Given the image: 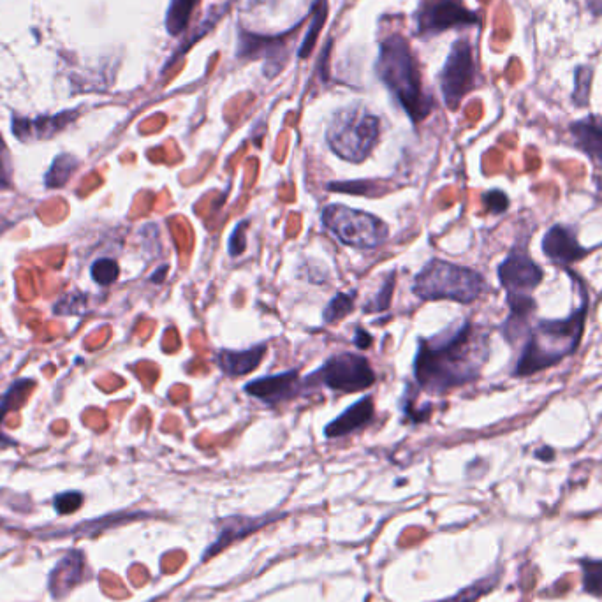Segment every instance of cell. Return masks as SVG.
I'll return each mask as SVG.
<instances>
[{
	"instance_id": "29",
	"label": "cell",
	"mask_w": 602,
	"mask_h": 602,
	"mask_svg": "<svg viewBox=\"0 0 602 602\" xmlns=\"http://www.w3.org/2000/svg\"><path fill=\"white\" fill-rule=\"evenodd\" d=\"M483 201H485L488 212L492 213L506 212L507 206H509V199H507L506 194L502 191L486 192L485 196H483Z\"/></svg>"
},
{
	"instance_id": "13",
	"label": "cell",
	"mask_w": 602,
	"mask_h": 602,
	"mask_svg": "<svg viewBox=\"0 0 602 602\" xmlns=\"http://www.w3.org/2000/svg\"><path fill=\"white\" fill-rule=\"evenodd\" d=\"M76 113H60L55 117H41L36 120L29 118H15L13 131L20 141L50 140L55 134H59L69 122H73Z\"/></svg>"
},
{
	"instance_id": "32",
	"label": "cell",
	"mask_w": 602,
	"mask_h": 602,
	"mask_svg": "<svg viewBox=\"0 0 602 602\" xmlns=\"http://www.w3.org/2000/svg\"><path fill=\"white\" fill-rule=\"evenodd\" d=\"M536 456L541 460H553V449L543 448V451H537Z\"/></svg>"
},
{
	"instance_id": "10",
	"label": "cell",
	"mask_w": 602,
	"mask_h": 602,
	"mask_svg": "<svg viewBox=\"0 0 602 602\" xmlns=\"http://www.w3.org/2000/svg\"><path fill=\"white\" fill-rule=\"evenodd\" d=\"M499 279L507 294H527L543 282V270L523 250H513L499 266Z\"/></svg>"
},
{
	"instance_id": "1",
	"label": "cell",
	"mask_w": 602,
	"mask_h": 602,
	"mask_svg": "<svg viewBox=\"0 0 602 602\" xmlns=\"http://www.w3.org/2000/svg\"><path fill=\"white\" fill-rule=\"evenodd\" d=\"M488 354V333L479 326L465 323L453 333L419 340L414 377L421 390L441 395L476 381Z\"/></svg>"
},
{
	"instance_id": "11",
	"label": "cell",
	"mask_w": 602,
	"mask_h": 602,
	"mask_svg": "<svg viewBox=\"0 0 602 602\" xmlns=\"http://www.w3.org/2000/svg\"><path fill=\"white\" fill-rule=\"evenodd\" d=\"M303 390H305V384L301 381L298 370L261 377L245 386L247 395L268 405H277L287 402V400H293L301 395Z\"/></svg>"
},
{
	"instance_id": "7",
	"label": "cell",
	"mask_w": 602,
	"mask_h": 602,
	"mask_svg": "<svg viewBox=\"0 0 602 602\" xmlns=\"http://www.w3.org/2000/svg\"><path fill=\"white\" fill-rule=\"evenodd\" d=\"M375 372L367 358L360 354L344 353L333 356L317 372L309 375L303 384L305 388L324 386L338 393H356L374 384Z\"/></svg>"
},
{
	"instance_id": "33",
	"label": "cell",
	"mask_w": 602,
	"mask_h": 602,
	"mask_svg": "<svg viewBox=\"0 0 602 602\" xmlns=\"http://www.w3.org/2000/svg\"><path fill=\"white\" fill-rule=\"evenodd\" d=\"M9 226H11V222H8L6 219H2V217H0V235H2V233H4V229H8Z\"/></svg>"
},
{
	"instance_id": "22",
	"label": "cell",
	"mask_w": 602,
	"mask_h": 602,
	"mask_svg": "<svg viewBox=\"0 0 602 602\" xmlns=\"http://www.w3.org/2000/svg\"><path fill=\"white\" fill-rule=\"evenodd\" d=\"M354 310V294L338 293L324 309V323H337Z\"/></svg>"
},
{
	"instance_id": "19",
	"label": "cell",
	"mask_w": 602,
	"mask_h": 602,
	"mask_svg": "<svg viewBox=\"0 0 602 602\" xmlns=\"http://www.w3.org/2000/svg\"><path fill=\"white\" fill-rule=\"evenodd\" d=\"M78 162L74 159L73 155H59L55 162H53L52 169L48 171V175L45 178L46 187L50 189H60L67 184V180L71 178L74 171H76Z\"/></svg>"
},
{
	"instance_id": "4",
	"label": "cell",
	"mask_w": 602,
	"mask_h": 602,
	"mask_svg": "<svg viewBox=\"0 0 602 602\" xmlns=\"http://www.w3.org/2000/svg\"><path fill=\"white\" fill-rule=\"evenodd\" d=\"M381 138V120L363 106H349L331 118L326 140L333 154L344 161H367Z\"/></svg>"
},
{
	"instance_id": "15",
	"label": "cell",
	"mask_w": 602,
	"mask_h": 602,
	"mask_svg": "<svg viewBox=\"0 0 602 602\" xmlns=\"http://www.w3.org/2000/svg\"><path fill=\"white\" fill-rule=\"evenodd\" d=\"M266 351H268V347L265 344L250 347L247 351H228V349H222L215 356V361H217L219 368L228 377H242V375L254 372L261 365Z\"/></svg>"
},
{
	"instance_id": "17",
	"label": "cell",
	"mask_w": 602,
	"mask_h": 602,
	"mask_svg": "<svg viewBox=\"0 0 602 602\" xmlns=\"http://www.w3.org/2000/svg\"><path fill=\"white\" fill-rule=\"evenodd\" d=\"M83 576V557L80 551H71L66 557L60 560L59 566L55 567V571L50 578V588H52L55 597H64L67 590L80 583Z\"/></svg>"
},
{
	"instance_id": "27",
	"label": "cell",
	"mask_w": 602,
	"mask_h": 602,
	"mask_svg": "<svg viewBox=\"0 0 602 602\" xmlns=\"http://www.w3.org/2000/svg\"><path fill=\"white\" fill-rule=\"evenodd\" d=\"M83 504V495L78 492L60 493L55 497V509L60 514H71L80 509Z\"/></svg>"
},
{
	"instance_id": "18",
	"label": "cell",
	"mask_w": 602,
	"mask_h": 602,
	"mask_svg": "<svg viewBox=\"0 0 602 602\" xmlns=\"http://www.w3.org/2000/svg\"><path fill=\"white\" fill-rule=\"evenodd\" d=\"M198 4L199 0H171L168 18H166V27L171 36H178L187 29L192 13H194V9L198 8Z\"/></svg>"
},
{
	"instance_id": "20",
	"label": "cell",
	"mask_w": 602,
	"mask_h": 602,
	"mask_svg": "<svg viewBox=\"0 0 602 602\" xmlns=\"http://www.w3.org/2000/svg\"><path fill=\"white\" fill-rule=\"evenodd\" d=\"M36 382L27 381V379H22V381H16L11 388H9L8 393L2 397L0 400V425H2V421L6 418V414L11 411V407H13V402L18 400V398H23V395H20L22 391L32 390V386H34ZM0 442H4V444H15V442L11 441L9 437L2 434L0 432Z\"/></svg>"
},
{
	"instance_id": "24",
	"label": "cell",
	"mask_w": 602,
	"mask_h": 602,
	"mask_svg": "<svg viewBox=\"0 0 602 602\" xmlns=\"http://www.w3.org/2000/svg\"><path fill=\"white\" fill-rule=\"evenodd\" d=\"M583 583L590 594L602 595V562H583Z\"/></svg>"
},
{
	"instance_id": "16",
	"label": "cell",
	"mask_w": 602,
	"mask_h": 602,
	"mask_svg": "<svg viewBox=\"0 0 602 602\" xmlns=\"http://www.w3.org/2000/svg\"><path fill=\"white\" fill-rule=\"evenodd\" d=\"M576 147L602 166V122L597 117H587L571 125Z\"/></svg>"
},
{
	"instance_id": "21",
	"label": "cell",
	"mask_w": 602,
	"mask_h": 602,
	"mask_svg": "<svg viewBox=\"0 0 602 602\" xmlns=\"http://www.w3.org/2000/svg\"><path fill=\"white\" fill-rule=\"evenodd\" d=\"M90 272H92L94 282H97L99 286L108 287L117 282L118 275H120V266H118L115 259L103 257V259H97L96 263L90 268Z\"/></svg>"
},
{
	"instance_id": "5",
	"label": "cell",
	"mask_w": 602,
	"mask_h": 602,
	"mask_svg": "<svg viewBox=\"0 0 602 602\" xmlns=\"http://www.w3.org/2000/svg\"><path fill=\"white\" fill-rule=\"evenodd\" d=\"M485 289V279L478 272L442 259H432L416 275L412 286V291L421 300H453L458 303L478 300Z\"/></svg>"
},
{
	"instance_id": "30",
	"label": "cell",
	"mask_w": 602,
	"mask_h": 602,
	"mask_svg": "<svg viewBox=\"0 0 602 602\" xmlns=\"http://www.w3.org/2000/svg\"><path fill=\"white\" fill-rule=\"evenodd\" d=\"M490 588L488 583H479L476 587L467 588V590H463L462 594L455 597V599H449L446 602H472L478 599L479 595L485 594L486 590Z\"/></svg>"
},
{
	"instance_id": "2",
	"label": "cell",
	"mask_w": 602,
	"mask_h": 602,
	"mask_svg": "<svg viewBox=\"0 0 602 602\" xmlns=\"http://www.w3.org/2000/svg\"><path fill=\"white\" fill-rule=\"evenodd\" d=\"M377 73L412 122L418 124L432 113L434 99L423 89L418 62L404 37L390 36L382 41Z\"/></svg>"
},
{
	"instance_id": "25",
	"label": "cell",
	"mask_w": 602,
	"mask_h": 602,
	"mask_svg": "<svg viewBox=\"0 0 602 602\" xmlns=\"http://www.w3.org/2000/svg\"><path fill=\"white\" fill-rule=\"evenodd\" d=\"M592 67H580L576 73V90H574V101L578 106H585L588 103V94H590V83H592Z\"/></svg>"
},
{
	"instance_id": "9",
	"label": "cell",
	"mask_w": 602,
	"mask_h": 602,
	"mask_svg": "<svg viewBox=\"0 0 602 602\" xmlns=\"http://www.w3.org/2000/svg\"><path fill=\"white\" fill-rule=\"evenodd\" d=\"M416 23L418 34L434 36L460 25H474L478 15L467 9L462 0H425L418 9Z\"/></svg>"
},
{
	"instance_id": "8",
	"label": "cell",
	"mask_w": 602,
	"mask_h": 602,
	"mask_svg": "<svg viewBox=\"0 0 602 602\" xmlns=\"http://www.w3.org/2000/svg\"><path fill=\"white\" fill-rule=\"evenodd\" d=\"M476 85V64L467 39L456 41L446 64L442 67L441 90L444 103L448 108L456 110L463 97L469 94Z\"/></svg>"
},
{
	"instance_id": "23",
	"label": "cell",
	"mask_w": 602,
	"mask_h": 602,
	"mask_svg": "<svg viewBox=\"0 0 602 602\" xmlns=\"http://www.w3.org/2000/svg\"><path fill=\"white\" fill-rule=\"evenodd\" d=\"M393 291H395V273H390L386 282L379 289V293L375 294L374 298L365 305V312H374V314H377V312H384V310L390 309Z\"/></svg>"
},
{
	"instance_id": "26",
	"label": "cell",
	"mask_w": 602,
	"mask_h": 602,
	"mask_svg": "<svg viewBox=\"0 0 602 602\" xmlns=\"http://www.w3.org/2000/svg\"><path fill=\"white\" fill-rule=\"evenodd\" d=\"M13 185V164H11V155L8 147L0 136V191L9 189Z\"/></svg>"
},
{
	"instance_id": "31",
	"label": "cell",
	"mask_w": 602,
	"mask_h": 602,
	"mask_svg": "<svg viewBox=\"0 0 602 602\" xmlns=\"http://www.w3.org/2000/svg\"><path fill=\"white\" fill-rule=\"evenodd\" d=\"M354 344L360 347V349H368V347L372 346V335L358 328L356 335H354Z\"/></svg>"
},
{
	"instance_id": "12",
	"label": "cell",
	"mask_w": 602,
	"mask_h": 602,
	"mask_svg": "<svg viewBox=\"0 0 602 602\" xmlns=\"http://www.w3.org/2000/svg\"><path fill=\"white\" fill-rule=\"evenodd\" d=\"M543 250L553 263L569 265L587 256L588 250L583 249L578 238L566 226H553L543 240Z\"/></svg>"
},
{
	"instance_id": "28",
	"label": "cell",
	"mask_w": 602,
	"mask_h": 602,
	"mask_svg": "<svg viewBox=\"0 0 602 602\" xmlns=\"http://www.w3.org/2000/svg\"><path fill=\"white\" fill-rule=\"evenodd\" d=\"M247 226H249V221L240 222L229 238V254L233 257L240 256L247 247Z\"/></svg>"
},
{
	"instance_id": "14",
	"label": "cell",
	"mask_w": 602,
	"mask_h": 602,
	"mask_svg": "<svg viewBox=\"0 0 602 602\" xmlns=\"http://www.w3.org/2000/svg\"><path fill=\"white\" fill-rule=\"evenodd\" d=\"M374 400L365 397L358 404L351 405L347 411L342 412L337 419L324 428V435L330 439L353 434L374 419Z\"/></svg>"
},
{
	"instance_id": "6",
	"label": "cell",
	"mask_w": 602,
	"mask_h": 602,
	"mask_svg": "<svg viewBox=\"0 0 602 602\" xmlns=\"http://www.w3.org/2000/svg\"><path fill=\"white\" fill-rule=\"evenodd\" d=\"M323 224L340 242L354 249L372 250L388 240L390 228L374 213L349 206L330 205L323 210Z\"/></svg>"
},
{
	"instance_id": "3",
	"label": "cell",
	"mask_w": 602,
	"mask_h": 602,
	"mask_svg": "<svg viewBox=\"0 0 602 602\" xmlns=\"http://www.w3.org/2000/svg\"><path fill=\"white\" fill-rule=\"evenodd\" d=\"M587 314V300L580 310L573 312L564 321H539L532 330L529 344L523 347L522 356L514 368V375H532L553 367L555 363L573 354L578 347Z\"/></svg>"
}]
</instances>
